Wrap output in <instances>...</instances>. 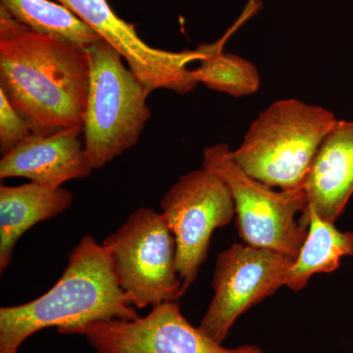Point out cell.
Returning <instances> with one entry per match:
<instances>
[{
	"label": "cell",
	"instance_id": "obj_1",
	"mask_svg": "<svg viewBox=\"0 0 353 353\" xmlns=\"http://www.w3.org/2000/svg\"><path fill=\"white\" fill-rule=\"evenodd\" d=\"M87 50L37 34L0 7V90L32 134L83 127Z\"/></svg>",
	"mask_w": 353,
	"mask_h": 353
},
{
	"label": "cell",
	"instance_id": "obj_2",
	"mask_svg": "<svg viewBox=\"0 0 353 353\" xmlns=\"http://www.w3.org/2000/svg\"><path fill=\"white\" fill-rule=\"evenodd\" d=\"M139 317L128 301L108 250L90 234L68 257L61 277L48 292L29 303L0 308V353H19L41 330H64L95 321Z\"/></svg>",
	"mask_w": 353,
	"mask_h": 353
},
{
	"label": "cell",
	"instance_id": "obj_3",
	"mask_svg": "<svg viewBox=\"0 0 353 353\" xmlns=\"http://www.w3.org/2000/svg\"><path fill=\"white\" fill-rule=\"evenodd\" d=\"M336 122L334 114L321 106L294 99L275 101L260 113L231 157L269 187L301 189L318 148Z\"/></svg>",
	"mask_w": 353,
	"mask_h": 353
},
{
	"label": "cell",
	"instance_id": "obj_4",
	"mask_svg": "<svg viewBox=\"0 0 353 353\" xmlns=\"http://www.w3.org/2000/svg\"><path fill=\"white\" fill-rule=\"evenodd\" d=\"M90 61L83 139L92 168H102L138 143L150 118L143 83L123 63L121 53L99 39L85 48Z\"/></svg>",
	"mask_w": 353,
	"mask_h": 353
},
{
	"label": "cell",
	"instance_id": "obj_5",
	"mask_svg": "<svg viewBox=\"0 0 353 353\" xmlns=\"http://www.w3.org/2000/svg\"><path fill=\"white\" fill-rule=\"evenodd\" d=\"M202 168L219 176L229 188L243 243L296 259L308 230L296 219L297 213L307 210L304 188L278 192L252 178L234 161L227 143L206 148Z\"/></svg>",
	"mask_w": 353,
	"mask_h": 353
},
{
	"label": "cell",
	"instance_id": "obj_6",
	"mask_svg": "<svg viewBox=\"0 0 353 353\" xmlns=\"http://www.w3.org/2000/svg\"><path fill=\"white\" fill-rule=\"evenodd\" d=\"M114 271L134 307L178 301L182 281L176 269L175 236L162 213L137 209L103 240Z\"/></svg>",
	"mask_w": 353,
	"mask_h": 353
},
{
	"label": "cell",
	"instance_id": "obj_7",
	"mask_svg": "<svg viewBox=\"0 0 353 353\" xmlns=\"http://www.w3.org/2000/svg\"><path fill=\"white\" fill-rule=\"evenodd\" d=\"M160 208L175 236L183 296L208 257L213 232L236 215L233 196L222 179L202 168L181 176L162 197Z\"/></svg>",
	"mask_w": 353,
	"mask_h": 353
},
{
	"label": "cell",
	"instance_id": "obj_8",
	"mask_svg": "<svg viewBox=\"0 0 353 353\" xmlns=\"http://www.w3.org/2000/svg\"><path fill=\"white\" fill-rule=\"evenodd\" d=\"M294 260L273 250L234 243L218 254L214 296L199 328L223 343L238 318L285 287Z\"/></svg>",
	"mask_w": 353,
	"mask_h": 353
},
{
	"label": "cell",
	"instance_id": "obj_9",
	"mask_svg": "<svg viewBox=\"0 0 353 353\" xmlns=\"http://www.w3.org/2000/svg\"><path fill=\"white\" fill-rule=\"evenodd\" d=\"M60 334L85 336L97 353H263L254 345L223 347L192 326L176 301L154 306L145 317L88 323Z\"/></svg>",
	"mask_w": 353,
	"mask_h": 353
},
{
	"label": "cell",
	"instance_id": "obj_10",
	"mask_svg": "<svg viewBox=\"0 0 353 353\" xmlns=\"http://www.w3.org/2000/svg\"><path fill=\"white\" fill-rule=\"evenodd\" d=\"M90 26L126 60L128 66L148 92L159 88L185 94L199 85L189 64L201 61L212 50L202 44L196 50L173 52L153 48L143 41L130 24L116 15L108 0H57Z\"/></svg>",
	"mask_w": 353,
	"mask_h": 353
},
{
	"label": "cell",
	"instance_id": "obj_11",
	"mask_svg": "<svg viewBox=\"0 0 353 353\" xmlns=\"http://www.w3.org/2000/svg\"><path fill=\"white\" fill-rule=\"evenodd\" d=\"M83 127L48 134H32L0 160V179L21 176L50 188L87 178L94 168L80 139Z\"/></svg>",
	"mask_w": 353,
	"mask_h": 353
},
{
	"label": "cell",
	"instance_id": "obj_12",
	"mask_svg": "<svg viewBox=\"0 0 353 353\" xmlns=\"http://www.w3.org/2000/svg\"><path fill=\"white\" fill-rule=\"evenodd\" d=\"M308 208L334 223L353 194V122L339 121L323 139L303 185Z\"/></svg>",
	"mask_w": 353,
	"mask_h": 353
},
{
	"label": "cell",
	"instance_id": "obj_13",
	"mask_svg": "<svg viewBox=\"0 0 353 353\" xmlns=\"http://www.w3.org/2000/svg\"><path fill=\"white\" fill-rule=\"evenodd\" d=\"M74 196L62 187L30 182L17 187H0V274L8 268L14 248L32 226L61 214Z\"/></svg>",
	"mask_w": 353,
	"mask_h": 353
},
{
	"label": "cell",
	"instance_id": "obj_14",
	"mask_svg": "<svg viewBox=\"0 0 353 353\" xmlns=\"http://www.w3.org/2000/svg\"><path fill=\"white\" fill-rule=\"evenodd\" d=\"M301 222L308 227L307 236L285 282L294 292L304 289L315 274L336 271L341 257L353 255L352 232H341L334 223L321 219L309 208Z\"/></svg>",
	"mask_w": 353,
	"mask_h": 353
},
{
	"label": "cell",
	"instance_id": "obj_15",
	"mask_svg": "<svg viewBox=\"0 0 353 353\" xmlns=\"http://www.w3.org/2000/svg\"><path fill=\"white\" fill-rule=\"evenodd\" d=\"M11 17L31 31L62 43L88 48L101 39L97 32L61 3L50 0H0Z\"/></svg>",
	"mask_w": 353,
	"mask_h": 353
},
{
	"label": "cell",
	"instance_id": "obj_16",
	"mask_svg": "<svg viewBox=\"0 0 353 353\" xmlns=\"http://www.w3.org/2000/svg\"><path fill=\"white\" fill-rule=\"evenodd\" d=\"M223 41L216 43L215 48L199 61V66L192 70L194 79L210 90L234 97L259 92V70L245 58L222 52Z\"/></svg>",
	"mask_w": 353,
	"mask_h": 353
},
{
	"label": "cell",
	"instance_id": "obj_17",
	"mask_svg": "<svg viewBox=\"0 0 353 353\" xmlns=\"http://www.w3.org/2000/svg\"><path fill=\"white\" fill-rule=\"evenodd\" d=\"M32 134L28 123L0 90V153L2 157L24 143Z\"/></svg>",
	"mask_w": 353,
	"mask_h": 353
}]
</instances>
